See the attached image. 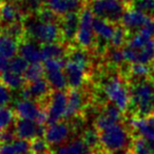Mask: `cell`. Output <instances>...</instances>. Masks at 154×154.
Returning <instances> with one entry per match:
<instances>
[{
	"instance_id": "cell-19",
	"label": "cell",
	"mask_w": 154,
	"mask_h": 154,
	"mask_svg": "<svg viewBox=\"0 0 154 154\" xmlns=\"http://www.w3.org/2000/svg\"><path fill=\"white\" fill-rule=\"evenodd\" d=\"M45 5L61 17L71 12L82 11L87 5V0H45Z\"/></svg>"
},
{
	"instance_id": "cell-40",
	"label": "cell",
	"mask_w": 154,
	"mask_h": 154,
	"mask_svg": "<svg viewBox=\"0 0 154 154\" xmlns=\"http://www.w3.org/2000/svg\"><path fill=\"white\" fill-rule=\"evenodd\" d=\"M15 139L11 143H1L0 145V154H20L19 150L15 143Z\"/></svg>"
},
{
	"instance_id": "cell-11",
	"label": "cell",
	"mask_w": 154,
	"mask_h": 154,
	"mask_svg": "<svg viewBox=\"0 0 154 154\" xmlns=\"http://www.w3.org/2000/svg\"><path fill=\"white\" fill-rule=\"evenodd\" d=\"M15 133L18 138L32 140L35 137H43L45 132V125L28 118H19L15 122Z\"/></svg>"
},
{
	"instance_id": "cell-35",
	"label": "cell",
	"mask_w": 154,
	"mask_h": 154,
	"mask_svg": "<svg viewBox=\"0 0 154 154\" xmlns=\"http://www.w3.org/2000/svg\"><path fill=\"white\" fill-rule=\"evenodd\" d=\"M15 118V113L8 107L0 108V132L12 126Z\"/></svg>"
},
{
	"instance_id": "cell-29",
	"label": "cell",
	"mask_w": 154,
	"mask_h": 154,
	"mask_svg": "<svg viewBox=\"0 0 154 154\" xmlns=\"http://www.w3.org/2000/svg\"><path fill=\"white\" fill-rule=\"evenodd\" d=\"M69 53V60H72L77 63L82 64L86 68H90V56H89L87 49L79 47V48H72L68 51Z\"/></svg>"
},
{
	"instance_id": "cell-2",
	"label": "cell",
	"mask_w": 154,
	"mask_h": 154,
	"mask_svg": "<svg viewBox=\"0 0 154 154\" xmlns=\"http://www.w3.org/2000/svg\"><path fill=\"white\" fill-rule=\"evenodd\" d=\"M131 105L138 116H148L154 112V84L139 79L130 89Z\"/></svg>"
},
{
	"instance_id": "cell-15",
	"label": "cell",
	"mask_w": 154,
	"mask_h": 154,
	"mask_svg": "<svg viewBox=\"0 0 154 154\" xmlns=\"http://www.w3.org/2000/svg\"><path fill=\"white\" fill-rule=\"evenodd\" d=\"M152 18L143 14V12L138 11V10L134 9L132 7H129V9L125 11L120 22L128 31L136 32V31L148 26Z\"/></svg>"
},
{
	"instance_id": "cell-43",
	"label": "cell",
	"mask_w": 154,
	"mask_h": 154,
	"mask_svg": "<svg viewBox=\"0 0 154 154\" xmlns=\"http://www.w3.org/2000/svg\"><path fill=\"white\" fill-rule=\"evenodd\" d=\"M21 0H3V2H9V3H15V5H18Z\"/></svg>"
},
{
	"instance_id": "cell-5",
	"label": "cell",
	"mask_w": 154,
	"mask_h": 154,
	"mask_svg": "<svg viewBox=\"0 0 154 154\" xmlns=\"http://www.w3.org/2000/svg\"><path fill=\"white\" fill-rule=\"evenodd\" d=\"M103 93L112 103L116 106L122 112H126L131 105L130 90L124 84L122 78L112 76L103 84Z\"/></svg>"
},
{
	"instance_id": "cell-22",
	"label": "cell",
	"mask_w": 154,
	"mask_h": 154,
	"mask_svg": "<svg viewBox=\"0 0 154 154\" xmlns=\"http://www.w3.org/2000/svg\"><path fill=\"white\" fill-rule=\"evenodd\" d=\"M26 16L22 13L18 5L9 2H2L0 7V24L5 29V26L18 21H23Z\"/></svg>"
},
{
	"instance_id": "cell-42",
	"label": "cell",
	"mask_w": 154,
	"mask_h": 154,
	"mask_svg": "<svg viewBox=\"0 0 154 154\" xmlns=\"http://www.w3.org/2000/svg\"><path fill=\"white\" fill-rule=\"evenodd\" d=\"M10 66V59L7 57H3V56L0 55V74L3 73L5 71H7L9 69Z\"/></svg>"
},
{
	"instance_id": "cell-37",
	"label": "cell",
	"mask_w": 154,
	"mask_h": 154,
	"mask_svg": "<svg viewBox=\"0 0 154 154\" xmlns=\"http://www.w3.org/2000/svg\"><path fill=\"white\" fill-rule=\"evenodd\" d=\"M29 66V62L22 57L21 55L13 57L12 59H10V66L8 70H11L13 72L19 73V74H24L26 68Z\"/></svg>"
},
{
	"instance_id": "cell-47",
	"label": "cell",
	"mask_w": 154,
	"mask_h": 154,
	"mask_svg": "<svg viewBox=\"0 0 154 154\" xmlns=\"http://www.w3.org/2000/svg\"><path fill=\"white\" fill-rule=\"evenodd\" d=\"M2 2H3V0H0V7H1V5H2Z\"/></svg>"
},
{
	"instance_id": "cell-32",
	"label": "cell",
	"mask_w": 154,
	"mask_h": 154,
	"mask_svg": "<svg viewBox=\"0 0 154 154\" xmlns=\"http://www.w3.org/2000/svg\"><path fill=\"white\" fill-rule=\"evenodd\" d=\"M130 7L143 12L150 18L154 19V0H134Z\"/></svg>"
},
{
	"instance_id": "cell-45",
	"label": "cell",
	"mask_w": 154,
	"mask_h": 154,
	"mask_svg": "<svg viewBox=\"0 0 154 154\" xmlns=\"http://www.w3.org/2000/svg\"><path fill=\"white\" fill-rule=\"evenodd\" d=\"M119 1H122V2H124L125 5H130L131 3L134 1V0H119Z\"/></svg>"
},
{
	"instance_id": "cell-24",
	"label": "cell",
	"mask_w": 154,
	"mask_h": 154,
	"mask_svg": "<svg viewBox=\"0 0 154 154\" xmlns=\"http://www.w3.org/2000/svg\"><path fill=\"white\" fill-rule=\"evenodd\" d=\"M35 40H24L19 43V53L29 63L41 62V47Z\"/></svg>"
},
{
	"instance_id": "cell-25",
	"label": "cell",
	"mask_w": 154,
	"mask_h": 154,
	"mask_svg": "<svg viewBox=\"0 0 154 154\" xmlns=\"http://www.w3.org/2000/svg\"><path fill=\"white\" fill-rule=\"evenodd\" d=\"M16 38L1 33L0 34V55L3 57H7L9 59H12L17 55V52L19 51V43Z\"/></svg>"
},
{
	"instance_id": "cell-30",
	"label": "cell",
	"mask_w": 154,
	"mask_h": 154,
	"mask_svg": "<svg viewBox=\"0 0 154 154\" xmlns=\"http://www.w3.org/2000/svg\"><path fill=\"white\" fill-rule=\"evenodd\" d=\"M45 75V66L41 62H34L29 63L23 76L26 82H33V80L39 79Z\"/></svg>"
},
{
	"instance_id": "cell-34",
	"label": "cell",
	"mask_w": 154,
	"mask_h": 154,
	"mask_svg": "<svg viewBox=\"0 0 154 154\" xmlns=\"http://www.w3.org/2000/svg\"><path fill=\"white\" fill-rule=\"evenodd\" d=\"M151 72L149 64L146 63H131L130 66V74L132 75L134 78L137 80L139 79H145L146 77H148Z\"/></svg>"
},
{
	"instance_id": "cell-39",
	"label": "cell",
	"mask_w": 154,
	"mask_h": 154,
	"mask_svg": "<svg viewBox=\"0 0 154 154\" xmlns=\"http://www.w3.org/2000/svg\"><path fill=\"white\" fill-rule=\"evenodd\" d=\"M11 100V92L10 88L0 79V108L7 107Z\"/></svg>"
},
{
	"instance_id": "cell-1",
	"label": "cell",
	"mask_w": 154,
	"mask_h": 154,
	"mask_svg": "<svg viewBox=\"0 0 154 154\" xmlns=\"http://www.w3.org/2000/svg\"><path fill=\"white\" fill-rule=\"evenodd\" d=\"M26 22L24 23L26 33L33 40L39 43L58 42L62 38L61 29L59 22H42L36 17L35 14L26 16Z\"/></svg>"
},
{
	"instance_id": "cell-10",
	"label": "cell",
	"mask_w": 154,
	"mask_h": 154,
	"mask_svg": "<svg viewBox=\"0 0 154 154\" xmlns=\"http://www.w3.org/2000/svg\"><path fill=\"white\" fill-rule=\"evenodd\" d=\"M122 51L126 62L150 64L154 61V38H152L143 47L137 49H132L128 45H125Z\"/></svg>"
},
{
	"instance_id": "cell-12",
	"label": "cell",
	"mask_w": 154,
	"mask_h": 154,
	"mask_svg": "<svg viewBox=\"0 0 154 154\" xmlns=\"http://www.w3.org/2000/svg\"><path fill=\"white\" fill-rule=\"evenodd\" d=\"M71 126L64 120L49 124L45 128V138L50 146H59L64 143L71 136Z\"/></svg>"
},
{
	"instance_id": "cell-7",
	"label": "cell",
	"mask_w": 154,
	"mask_h": 154,
	"mask_svg": "<svg viewBox=\"0 0 154 154\" xmlns=\"http://www.w3.org/2000/svg\"><path fill=\"white\" fill-rule=\"evenodd\" d=\"M66 62L64 58H54L43 61L45 76L51 88L54 90H63L68 86L66 77L64 74Z\"/></svg>"
},
{
	"instance_id": "cell-41",
	"label": "cell",
	"mask_w": 154,
	"mask_h": 154,
	"mask_svg": "<svg viewBox=\"0 0 154 154\" xmlns=\"http://www.w3.org/2000/svg\"><path fill=\"white\" fill-rule=\"evenodd\" d=\"M16 133H15V128L11 129V127L5 130L0 132V143H11L16 138Z\"/></svg>"
},
{
	"instance_id": "cell-3",
	"label": "cell",
	"mask_w": 154,
	"mask_h": 154,
	"mask_svg": "<svg viewBox=\"0 0 154 154\" xmlns=\"http://www.w3.org/2000/svg\"><path fill=\"white\" fill-rule=\"evenodd\" d=\"M98 132L100 145L107 151L113 152V153L120 152L128 149L132 145L128 130L124 125L119 122Z\"/></svg>"
},
{
	"instance_id": "cell-17",
	"label": "cell",
	"mask_w": 154,
	"mask_h": 154,
	"mask_svg": "<svg viewBox=\"0 0 154 154\" xmlns=\"http://www.w3.org/2000/svg\"><path fill=\"white\" fill-rule=\"evenodd\" d=\"M130 126L134 129L139 136L143 137L150 143H154V114L148 116H138L132 117L130 120Z\"/></svg>"
},
{
	"instance_id": "cell-23",
	"label": "cell",
	"mask_w": 154,
	"mask_h": 154,
	"mask_svg": "<svg viewBox=\"0 0 154 154\" xmlns=\"http://www.w3.org/2000/svg\"><path fill=\"white\" fill-rule=\"evenodd\" d=\"M53 154H94V152L82 138H75L64 145L58 146Z\"/></svg>"
},
{
	"instance_id": "cell-27",
	"label": "cell",
	"mask_w": 154,
	"mask_h": 154,
	"mask_svg": "<svg viewBox=\"0 0 154 154\" xmlns=\"http://www.w3.org/2000/svg\"><path fill=\"white\" fill-rule=\"evenodd\" d=\"M0 79L12 90L22 89L26 84L23 74H19V73L13 72L11 70H7L3 73H1L0 74Z\"/></svg>"
},
{
	"instance_id": "cell-33",
	"label": "cell",
	"mask_w": 154,
	"mask_h": 154,
	"mask_svg": "<svg viewBox=\"0 0 154 154\" xmlns=\"http://www.w3.org/2000/svg\"><path fill=\"white\" fill-rule=\"evenodd\" d=\"M31 154H50V145L45 137H35L31 140Z\"/></svg>"
},
{
	"instance_id": "cell-36",
	"label": "cell",
	"mask_w": 154,
	"mask_h": 154,
	"mask_svg": "<svg viewBox=\"0 0 154 154\" xmlns=\"http://www.w3.org/2000/svg\"><path fill=\"white\" fill-rule=\"evenodd\" d=\"M82 139L85 140V143L89 146L90 148H92L93 150L95 148H97L100 145V140H99V132L96 128L95 129H88L84 132L82 134Z\"/></svg>"
},
{
	"instance_id": "cell-21",
	"label": "cell",
	"mask_w": 154,
	"mask_h": 154,
	"mask_svg": "<svg viewBox=\"0 0 154 154\" xmlns=\"http://www.w3.org/2000/svg\"><path fill=\"white\" fill-rule=\"evenodd\" d=\"M86 105V96L80 89H71L68 92V108H66V119L76 117L84 110Z\"/></svg>"
},
{
	"instance_id": "cell-20",
	"label": "cell",
	"mask_w": 154,
	"mask_h": 154,
	"mask_svg": "<svg viewBox=\"0 0 154 154\" xmlns=\"http://www.w3.org/2000/svg\"><path fill=\"white\" fill-rule=\"evenodd\" d=\"M122 112L114 103H109L103 108L100 114L97 116L95 120V128L98 131H101L117 124L122 119Z\"/></svg>"
},
{
	"instance_id": "cell-31",
	"label": "cell",
	"mask_w": 154,
	"mask_h": 154,
	"mask_svg": "<svg viewBox=\"0 0 154 154\" xmlns=\"http://www.w3.org/2000/svg\"><path fill=\"white\" fill-rule=\"evenodd\" d=\"M128 41V30L122 24H116L115 32L112 37L110 45L112 48H122Z\"/></svg>"
},
{
	"instance_id": "cell-8",
	"label": "cell",
	"mask_w": 154,
	"mask_h": 154,
	"mask_svg": "<svg viewBox=\"0 0 154 154\" xmlns=\"http://www.w3.org/2000/svg\"><path fill=\"white\" fill-rule=\"evenodd\" d=\"M68 108V93L63 90H54L49 95L47 106L48 124L59 122L64 118Z\"/></svg>"
},
{
	"instance_id": "cell-46",
	"label": "cell",
	"mask_w": 154,
	"mask_h": 154,
	"mask_svg": "<svg viewBox=\"0 0 154 154\" xmlns=\"http://www.w3.org/2000/svg\"><path fill=\"white\" fill-rule=\"evenodd\" d=\"M2 31H3V29H2V26H1V24H0V34L2 33Z\"/></svg>"
},
{
	"instance_id": "cell-18",
	"label": "cell",
	"mask_w": 154,
	"mask_h": 154,
	"mask_svg": "<svg viewBox=\"0 0 154 154\" xmlns=\"http://www.w3.org/2000/svg\"><path fill=\"white\" fill-rule=\"evenodd\" d=\"M80 23V13L71 12L60 18V29H61L62 39L66 42L75 40L76 34Z\"/></svg>"
},
{
	"instance_id": "cell-28",
	"label": "cell",
	"mask_w": 154,
	"mask_h": 154,
	"mask_svg": "<svg viewBox=\"0 0 154 154\" xmlns=\"http://www.w3.org/2000/svg\"><path fill=\"white\" fill-rule=\"evenodd\" d=\"M132 154H154V143H150L143 137L139 136L132 141L131 145Z\"/></svg>"
},
{
	"instance_id": "cell-13",
	"label": "cell",
	"mask_w": 154,
	"mask_h": 154,
	"mask_svg": "<svg viewBox=\"0 0 154 154\" xmlns=\"http://www.w3.org/2000/svg\"><path fill=\"white\" fill-rule=\"evenodd\" d=\"M51 86L48 82L45 77H41L39 79L26 82V86L21 89L22 98L32 99V100H42L48 98L51 91Z\"/></svg>"
},
{
	"instance_id": "cell-38",
	"label": "cell",
	"mask_w": 154,
	"mask_h": 154,
	"mask_svg": "<svg viewBox=\"0 0 154 154\" xmlns=\"http://www.w3.org/2000/svg\"><path fill=\"white\" fill-rule=\"evenodd\" d=\"M108 58H109L110 62L115 66H120L126 61L124 51L120 50V48H113L112 50H110L108 52Z\"/></svg>"
},
{
	"instance_id": "cell-4",
	"label": "cell",
	"mask_w": 154,
	"mask_h": 154,
	"mask_svg": "<svg viewBox=\"0 0 154 154\" xmlns=\"http://www.w3.org/2000/svg\"><path fill=\"white\" fill-rule=\"evenodd\" d=\"M89 7L96 17L103 18L114 24L122 21L127 5L119 0H90Z\"/></svg>"
},
{
	"instance_id": "cell-16",
	"label": "cell",
	"mask_w": 154,
	"mask_h": 154,
	"mask_svg": "<svg viewBox=\"0 0 154 154\" xmlns=\"http://www.w3.org/2000/svg\"><path fill=\"white\" fill-rule=\"evenodd\" d=\"M116 24L108 21L106 19L99 17H94L93 20V29L96 35V45L99 49L106 48V43L110 42L115 32Z\"/></svg>"
},
{
	"instance_id": "cell-14",
	"label": "cell",
	"mask_w": 154,
	"mask_h": 154,
	"mask_svg": "<svg viewBox=\"0 0 154 154\" xmlns=\"http://www.w3.org/2000/svg\"><path fill=\"white\" fill-rule=\"evenodd\" d=\"M88 68L77 63L72 60H68L64 66V74L66 77L68 86L71 89H80L87 80Z\"/></svg>"
},
{
	"instance_id": "cell-6",
	"label": "cell",
	"mask_w": 154,
	"mask_h": 154,
	"mask_svg": "<svg viewBox=\"0 0 154 154\" xmlns=\"http://www.w3.org/2000/svg\"><path fill=\"white\" fill-rule=\"evenodd\" d=\"M93 20H94V14L90 7L86 5L80 11V23L75 40L79 47L87 50L94 48L96 43V35L93 29Z\"/></svg>"
},
{
	"instance_id": "cell-44",
	"label": "cell",
	"mask_w": 154,
	"mask_h": 154,
	"mask_svg": "<svg viewBox=\"0 0 154 154\" xmlns=\"http://www.w3.org/2000/svg\"><path fill=\"white\" fill-rule=\"evenodd\" d=\"M94 154H113V152H110V151H107V150L103 149V151H97L96 153Z\"/></svg>"
},
{
	"instance_id": "cell-9",
	"label": "cell",
	"mask_w": 154,
	"mask_h": 154,
	"mask_svg": "<svg viewBox=\"0 0 154 154\" xmlns=\"http://www.w3.org/2000/svg\"><path fill=\"white\" fill-rule=\"evenodd\" d=\"M15 114L19 118H28V119L36 120L38 124H48L47 109H41L35 100L22 98L15 106Z\"/></svg>"
},
{
	"instance_id": "cell-26",
	"label": "cell",
	"mask_w": 154,
	"mask_h": 154,
	"mask_svg": "<svg viewBox=\"0 0 154 154\" xmlns=\"http://www.w3.org/2000/svg\"><path fill=\"white\" fill-rule=\"evenodd\" d=\"M66 48L60 42H50L45 43L41 45V57L42 62L48 59H54V58H63L66 56Z\"/></svg>"
}]
</instances>
